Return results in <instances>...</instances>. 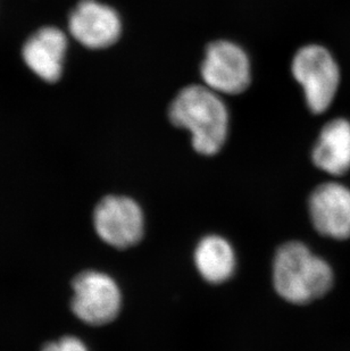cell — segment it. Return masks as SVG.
<instances>
[{
    "label": "cell",
    "mask_w": 350,
    "mask_h": 351,
    "mask_svg": "<svg viewBox=\"0 0 350 351\" xmlns=\"http://www.w3.org/2000/svg\"><path fill=\"white\" fill-rule=\"evenodd\" d=\"M291 71L304 89L312 113H324L334 101L340 83V71L329 50L318 45L303 47L294 57Z\"/></svg>",
    "instance_id": "cell-3"
},
{
    "label": "cell",
    "mask_w": 350,
    "mask_h": 351,
    "mask_svg": "<svg viewBox=\"0 0 350 351\" xmlns=\"http://www.w3.org/2000/svg\"><path fill=\"white\" fill-rule=\"evenodd\" d=\"M195 264L206 281L220 285L235 273V250L224 238L207 235L196 248Z\"/></svg>",
    "instance_id": "cell-11"
},
{
    "label": "cell",
    "mask_w": 350,
    "mask_h": 351,
    "mask_svg": "<svg viewBox=\"0 0 350 351\" xmlns=\"http://www.w3.org/2000/svg\"><path fill=\"white\" fill-rule=\"evenodd\" d=\"M273 283L279 295L304 305L325 295L334 283V273L325 261L301 242L281 245L273 262Z\"/></svg>",
    "instance_id": "cell-2"
},
{
    "label": "cell",
    "mask_w": 350,
    "mask_h": 351,
    "mask_svg": "<svg viewBox=\"0 0 350 351\" xmlns=\"http://www.w3.org/2000/svg\"><path fill=\"white\" fill-rule=\"evenodd\" d=\"M74 39L90 49H104L119 40L122 22L112 7L96 0H82L69 20Z\"/></svg>",
    "instance_id": "cell-7"
},
{
    "label": "cell",
    "mask_w": 350,
    "mask_h": 351,
    "mask_svg": "<svg viewBox=\"0 0 350 351\" xmlns=\"http://www.w3.org/2000/svg\"><path fill=\"white\" fill-rule=\"evenodd\" d=\"M41 351H89L86 346L75 337H63L56 341L49 342Z\"/></svg>",
    "instance_id": "cell-12"
},
{
    "label": "cell",
    "mask_w": 350,
    "mask_h": 351,
    "mask_svg": "<svg viewBox=\"0 0 350 351\" xmlns=\"http://www.w3.org/2000/svg\"><path fill=\"white\" fill-rule=\"evenodd\" d=\"M173 125L191 133L196 152L213 156L224 146L229 132L228 108L218 93L206 86H185L169 110Z\"/></svg>",
    "instance_id": "cell-1"
},
{
    "label": "cell",
    "mask_w": 350,
    "mask_h": 351,
    "mask_svg": "<svg viewBox=\"0 0 350 351\" xmlns=\"http://www.w3.org/2000/svg\"><path fill=\"white\" fill-rule=\"evenodd\" d=\"M313 162L332 176H342L350 169V123L337 119L324 126L313 149Z\"/></svg>",
    "instance_id": "cell-10"
},
{
    "label": "cell",
    "mask_w": 350,
    "mask_h": 351,
    "mask_svg": "<svg viewBox=\"0 0 350 351\" xmlns=\"http://www.w3.org/2000/svg\"><path fill=\"white\" fill-rule=\"evenodd\" d=\"M97 234L114 248L126 249L137 245L145 231V217L133 199L108 195L100 200L93 213Z\"/></svg>",
    "instance_id": "cell-6"
},
{
    "label": "cell",
    "mask_w": 350,
    "mask_h": 351,
    "mask_svg": "<svg viewBox=\"0 0 350 351\" xmlns=\"http://www.w3.org/2000/svg\"><path fill=\"white\" fill-rule=\"evenodd\" d=\"M67 39L63 31L47 27L36 31L23 47L24 62L40 79L56 82L63 72Z\"/></svg>",
    "instance_id": "cell-9"
},
{
    "label": "cell",
    "mask_w": 350,
    "mask_h": 351,
    "mask_svg": "<svg viewBox=\"0 0 350 351\" xmlns=\"http://www.w3.org/2000/svg\"><path fill=\"white\" fill-rule=\"evenodd\" d=\"M200 74L204 86L218 95H239L250 84V62L242 47L220 40L207 47Z\"/></svg>",
    "instance_id": "cell-5"
},
{
    "label": "cell",
    "mask_w": 350,
    "mask_h": 351,
    "mask_svg": "<svg viewBox=\"0 0 350 351\" xmlns=\"http://www.w3.org/2000/svg\"><path fill=\"white\" fill-rule=\"evenodd\" d=\"M317 232L337 240L350 238V190L339 183H324L308 202Z\"/></svg>",
    "instance_id": "cell-8"
},
{
    "label": "cell",
    "mask_w": 350,
    "mask_h": 351,
    "mask_svg": "<svg viewBox=\"0 0 350 351\" xmlns=\"http://www.w3.org/2000/svg\"><path fill=\"white\" fill-rule=\"evenodd\" d=\"M72 290L71 308L86 324H108L119 314L122 295L115 280L109 275L84 271L73 280Z\"/></svg>",
    "instance_id": "cell-4"
}]
</instances>
